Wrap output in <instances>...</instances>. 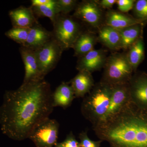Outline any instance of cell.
<instances>
[{"mask_svg": "<svg viewBox=\"0 0 147 147\" xmlns=\"http://www.w3.org/2000/svg\"><path fill=\"white\" fill-rule=\"evenodd\" d=\"M53 38L63 51L72 48L83 30L77 19L73 16L59 13L53 23Z\"/></svg>", "mask_w": 147, "mask_h": 147, "instance_id": "277c9868", "label": "cell"}, {"mask_svg": "<svg viewBox=\"0 0 147 147\" xmlns=\"http://www.w3.org/2000/svg\"><path fill=\"white\" fill-rule=\"evenodd\" d=\"M133 9L136 18L144 22L147 21V0L136 1Z\"/></svg>", "mask_w": 147, "mask_h": 147, "instance_id": "cb8c5ba5", "label": "cell"}, {"mask_svg": "<svg viewBox=\"0 0 147 147\" xmlns=\"http://www.w3.org/2000/svg\"><path fill=\"white\" fill-rule=\"evenodd\" d=\"M81 147H100V142H94L89 138L86 131L81 132L79 135Z\"/></svg>", "mask_w": 147, "mask_h": 147, "instance_id": "484cf974", "label": "cell"}, {"mask_svg": "<svg viewBox=\"0 0 147 147\" xmlns=\"http://www.w3.org/2000/svg\"><path fill=\"white\" fill-rule=\"evenodd\" d=\"M113 86L100 82L82 102L81 111L84 117L94 125L103 118L108 110Z\"/></svg>", "mask_w": 147, "mask_h": 147, "instance_id": "3957f363", "label": "cell"}, {"mask_svg": "<svg viewBox=\"0 0 147 147\" xmlns=\"http://www.w3.org/2000/svg\"><path fill=\"white\" fill-rule=\"evenodd\" d=\"M53 94L44 79L23 83L16 90L6 91L0 107L3 134L18 141L29 138L37 127L50 118L54 108Z\"/></svg>", "mask_w": 147, "mask_h": 147, "instance_id": "6da1fadb", "label": "cell"}, {"mask_svg": "<svg viewBox=\"0 0 147 147\" xmlns=\"http://www.w3.org/2000/svg\"><path fill=\"white\" fill-rule=\"evenodd\" d=\"M19 52L25 67V76L23 83L44 79L45 77L40 71L34 50L21 46Z\"/></svg>", "mask_w": 147, "mask_h": 147, "instance_id": "30bf717a", "label": "cell"}, {"mask_svg": "<svg viewBox=\"0 0 147 147\" xmlns=\"http://www.w3.org/2000/svg\"><path fill=\"white\" fill-rule=\"evenodd\" d=\"M30 28L12 27L6 32L5 35L21 46H24L26 42Z\"/></svg>", "mask_w": 147, "mask_h": 147, "instance_id": "603a6c76", "label": "cell"}, {"mask_svg": "<svg viewBox=\"0 0 147 147\" xmlns=\"http://www.w3.org/2000/svg\"><path fill=\"white\" fill-rule=\"evenodd\" d=\"M34 51L40 71L45 77L56 67L63 50L57 42L52 38Z\"/></svg>", "mask_w": 147, "mask_h": 147, "instance_id": "8992f818", "label": "cell"}, {"mask_svg": "<svg viewBox=\"0 0 147 147\" xmlns=\"http://www.w3.org/2000/svg\"><path fill=\"white\" fill-rule=\"evenodd\" d=\"M142 24H137L120 30L121 48L127 49L141 37Z\"/></svg>", "mask_w": 147, "mask_h": 147, "instance_id": "44dd1931", "label": "cell"}, {"mask_svg": "<svg viewBox=\"0 0 147 147\" xmlns=\"http://www.w3.org/2000/svg\"><path fill=\"white\" fill-rule=\"evenodd\" d=\"M136 1L134 0H118L117 1L118 8L121 12H128L134 7Z\"/></svg>", "mask_w": 147, "mask_h": 147, "instance_id": "83f0119b", "label": "cell"}, {"mask_svg": "<svg viewBox=\"0 0 147 147\" xmlns=\"http://www.w3.org/2000/svg\"><path fill=\"white\" fill-rule=\"evenodd\" d=\"M59 127L56 120L49 118L37 127L29 138L37 147H53L57 144Z\"/></svg>", "mask_w": 147, "mask_h": 147, "instance_id": "52a82bcc", "label": "cell"}, {"mask_svg": "<svg viewBox=\"0 0 147 147\" xmlns=\"http://www.w3.org/2000/svg\"><path fill=\"white\" fill-rule=\"evenodd\" d=\"M107 59L105 50L93 49L79 58L76 68L79 71H86L92 73L104 67Z\"/></svg>", "mask_w": 147, "mask_h": 147, "instance_id": "8fae6325", "label": "cell"}, {"mask_svg": "<svg viewBox=\"0 0 147 147\" xmlns=\"http://www.w3.org/2000/svg\"><path fill=\"white\" fill-rule=\"evenodd\" d=\"M105 17V25L119 31L134 25L142 24L144 23L136 18L115 11H108Z\"/></svg>", "mask_w": 147, "mask_h": 147, "instance_id": "9a60e30c", "label": "cell"}, {"mask_svg": "<svg viewBox=\"0 0 147 147\" xmlns=\"http://www.w3.org/2000/svg\"><path fill=\"white\" fill-rule=\"evenodd\" d=\"M55 146L57 147H81L80 143L76 140L72 132L67 135L64 141L57 143Z\"/></svg>", "mask_w": 147, "mask_h": 147, "instance_id": "4316f807", "label": "cell"}, {"mask_svg": "<svg viewBox=\"0 0 147 147\" xmlns=\"http://www.w3.org/2000/svg\"><path fill=\"white\" fill-rule=\"evenodd\" d=\"M54 1V0H32L31 7L49 5Z\"/></svg>", "mask_w": 147, "mask_h": 147, "instance_id": "f546056e", "label": "cell"}, {"mask_svg": "<svg viewBox=\"0 0 147 147\" xmlns=\"http://www.w3.org/2000/svg\"><path fill=\"white\" fill-rule=\"evenodd\" d=\"M98 39L110 50L121 48V37L119 31L105 25L100 27Z\"/></svg>", "mask_w": 147, "mask_h": 147, "instance_id": "ac0fdd59", "label": "cell"}, {"mask_svg": "<svg viewBox=\"0 0 147 147\" xmlns=\"http://www.w3.org/2000/svg\"><path fill=\"white\" fill-rule=\"evenodd\" d=\"M75 97L71 85L63 82L53 92V107H60L65 109L71 105Z\"/></svg>", "mask_w": 147, "mask_h": 147, "instance_id": "e0dca14e", "label": "cell"}, {"mask_svg": "<svg viewBox=\"0 0 147 147\" xmlns=\"http://www.w3.org/2000/svg\"><path fill=\"white\" fill-rule=\"evenodd\" d=\"M73 88L75 96L83 97L90 92L94 86V82L91 73L86 71H79L76 76L70 82Z\"/></svg>", "mask_w": 147, "mask_h": 147, "instance_id": "2e32d148", "label": "cell"}, {"mask_svg": "<svg viewBox=\"0 0 147 147\" xmlns=\"http://www.w3.org/2000/svg\"><path fill=\"white\" fill-rule=\"evenodd\" d=\"M130 98L141 108L147 110V74L131 78L129 82Z\"/></svg>", "mask_w": 147, "mask_h": 147, "instance_id": "7c38bea8", "label": "cell"}, {"mask_svg": "<svg viewBox=\"0 0 147 147\" xmlns=\"http://www.w3.org/2000/svg\"><path fill=\"white\" fill-rule=\"evenodd\" d=\"M97 39L90 32H82L72 47L74 56L79 58L93 50Z\"/></svg>", "mask_w": 147, "mask_h": 147, "instance_id": "d6986e66", "label": "cell"}, {"mask_svg": "<svg viewBox=\"0 0 147 147\" xmlns=\"http://www.w3.org/2000/svg\"><path fill=\"white\" fill-rule=\"evenodd\" d=\"M100 7L103 9H110L113 7L114 5L117 3L116 0H102L97 2Z\"/></svg>", "mask_w": 147, "mask_h": 147, "instance_id": "f1b7e54d", "label": "cell"}, {"mask_svg": "<svg viewBox=\"0 0 147 147\" xmlns=\"http://www.w3.org/2000/svg\"><path fill=\"white\" fill-rule=\"evenodd\" d=\"M73 16L95 28H100L102 19L101 7L96 1H84L78 3Z\"/></svg>", "mask_w": 147, "mask_h": 147, "instance_id": "ba28073f", "label": "cell"}, {"mask_svg": "<svg viewBox=\"0 0 147 147\" xmlns=\"http://www.w3.org/2000/svg\"><path fill=\"white\" fill-rule=\"evenodd\" d=\"M57 2L60 13L64 14H68L75 10L79 3L76 0H57Z\"/></svg>", "mask_w": 147, "mask_h": 147, "instance_id": "d4e9b609", "label": "cell"}, {"mask_svg": "<svg viewBox=\"0 0 147 147\" xmlns=\"http://www.w3.org/2000/svg\"><path fill=\"white\" fill-rule=\"evenodd\" d=\"M35 16L39 18L47 17L53 23L57 16L60 13L59 9L57 2V0H54L51 4L48 5L40 6L31 7Z\"/></svg>", "mask_w": 147, "mask_h": 147, "instance_id": "7402d4cb", "label": "cell"}, {"mask_svg": "<svg viewBox=\"0 0 147 147\" xmlns=\"http://www.w3.org/2000/svg\"><path fill=\"white\" fill-rule=\"evenodd\" d=\"M94 129L113 147H147V110L130 99L115 115L94 125Z\"/></svg>", "mask_w": 147, "mask_h": 147, "instance_id": "7a4b0ae2", "label": "cell"}, {"mask_svg": "<svg viewBox=\"0 0 147 147\" xmlns=\"http://www.w3.org/2000/svg\"><path fill=\"white\" fill-rule=\"evenodd\" d=\"M126 57L131 68L135 71L144 59V43L142 37H140L129 47Z\"/></svg>", "mask_w": 147, "mask_h": 147, "instance_id": "ffe728a7", "label": "cell"}, {"mask_svg": "<svg viewBox=\"0 0 147 147\" xmlns=\"http://www.w3.org/2000/svg\"><path fill=\"white\" fill-rule=\"evenodd\" d=\"M130 99L129 83L113 86L109 107L106 114L99 122L115 115Z\"/></svg>", "mask_w": 147, "mask_h": 147, "instance_id": "9c48e42d", "label": "cell"}, {"mask_svg": "<svg viewBox=\"0 0 147 147\" xmlns=\"http://www.w3.org/2000/svg\"><path fill=\"white\" fill-rule=\"evenodd\" d=\"M13 27L30 28L38 22L30 7H19L9 12Z\"/></svg>", "mask_w": 147, "mask_h": 147, "instance_id": "4fadbf2b", "label": "cell"}, {"mask_svg": "<svg viewBox=\"0 0 147 147\" xmlns=\"http://www.w3.org/2000/svg\"><path fill=\"white\" fill-rule=\"evenodd\" d=\"M52 38V32L47 30L38 23L30 28L26 42L23 46L35 50Z\"/></svg>", "mask_w": 147, "mask_h": 147, "instance_id": "5bb4252c", "label": "cell"}, {"mask_svg": "<svg viewBox=\"0 0 147 147\" xmlns=\"http://www.w3.org/2000/svg\"><path fill=\"white\" fill-rule=\"evenodd\" d=\"M102 82L112 86L128 84L132 78L133 70L123 53H115L107 58L104 66Z\"/></svg>", "mask_w": 147, "mask_h": 147, "instance_id": "5b68a950", "label": "cell"}]
</instances>
